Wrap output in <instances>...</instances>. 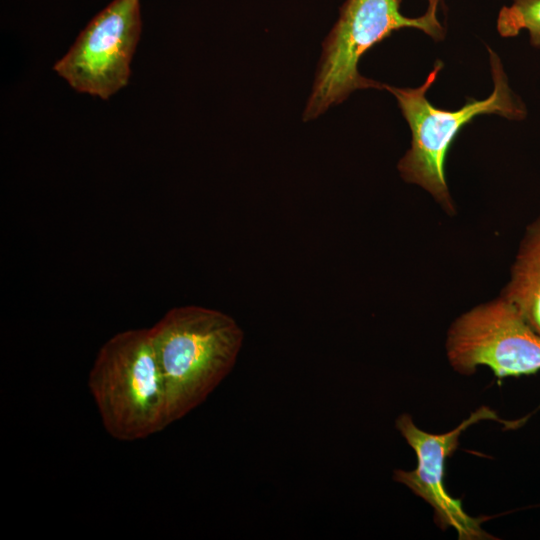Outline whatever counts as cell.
Segmentation results:
<instances>
[{
  "label": "cell",
  "mask_w": 540,
  "mask_h": 540,
  "mask_svg": "<svg viewBox=\"0 0 540 540\" xmlns=\"http://www.w3.org/2000/svg\"><path fill=\"white\" fill-rule=\"evenodd\" d=\"M149 330L171 422L203 403L231 372L244 339L231 316L196 305L170 309Z\"/></svg>",
  "instance_id": "1"
},
{
  "label": "cell",
  "mask_w": 540,
  "mask_h": 540,
  "mask_svg": "<svg viewBox=\"0 0 540 540\" xmlns=\"http://www.w3.org/2000/svg\"><path fill=\"white\" fill-rule=\"evenodd\" d=\"M88 386L104 428L117 440L144 439L172 423L149 328L110 337L97 353Z\"/></svg>",
  "instance_id": "2"
},
{
  "label": "cell",
  "mask_w": 540,
  "mask_h": 540,
  "mask_svg": "<svg viewBox=\"0 0 540 540\" xmlns=\"http://www.w3.org/2000/svg\"><path fill=\"white\" fill-rule=\"evenodd\" d=\"M489 51L494 81L492 94L484 100L470 99L459 110L434 107L425 96L442 68L440 61L418 88L382 86L396 97L412 132L411 147L398 163L401 177L429 192L449 215L456 211L447 186L444 164L459 131L480 114H497L513 120L526 116L524 104L508 85L500 59L491 49Z\"/></svg>",
  "instance_id": "3"
},
{
  "label": "cell",
  "mask_w": 540,
  "mask_h": 540,
  "mask_svg": "<svg viewBox=\"0 0 540 540\" xmlns=\"http://www.w3.org/2000/svg\"><path fill=\"white\" fill-rule=\"evenodd\" d=\"M402 0H346L340 17L323 44L304 120L324 113L344 101L353 91L382 88L383 84L363 77L358 71L362 55L394 31L415 28L435 40L444 37L437 8L428 6L424 15L411 18L401 13Z\"/></svg>",
  "instance_id": "4"
},
{
  "label": "cell",
  "mask_w": 540,
  "mask_h": 540,
  "mask_svg": "<svg viewBox=\"0 0 540 540\" xmlns=\"http://www.w3.org/2000/svg\"><path fill=\"white\" fill-rule=\"evenodd\" d=\"M446 354L454 370L464 375L481 365L500 379L529 375L540 370V335L499 295L454 320Z\"/></svg>",
  "instance_id": "5"
},
{
  "label": "cell",
  "mask_w": 540,
  "mask_h": 540,
  "mask_svg": "<svg viewBox=\"0 0 540 540\" xmlns=\"http://www.w3.org/2000/svg\"><path fill=\"white\" fill-rule=\"evenodd\" d=\"M139 0H112L53 69L74 90L108 99L126 86L141 34Z\"/></svg>",
  "instance_id": "6"
},
{
  "label": "cell",
  "mask_w": 540,
  "mask_h": 540,
  "mask_svg": "<svg viewBox=\"0 0 540 540\" xmlns=\"http://www.w3.org/2000/svg\"><path fill=\"white\" fill-rule=\"evenodd\" d=\"M484 419H496L488 407H481L456 429L444 434H430L420 430L409 415H401L396 427L417 456V467L412 471L396 470L394 480L403 483L425 500L435 512L442 529L454 528L459 539H482L488 535L482 530L480 520L469 516L461 500L451 497L444 486V464L459 444V436L470 425Z\"/></svg>",
  "instance_id": "7"
},
{
  "label": "cell",
  "mask_w": 540,
  "mask_h": 540,
  "mask_svg": "<svg viewBox=\"0 0 540 540\" xmlns=\"http://www.w3.org/2000/svg\"><path fill=\"white\" fill-rule=\"evenodd\" d=\"M499 295L540 335V215L527 225Z\"/></svg>",
  "instance_id": "8"
},
{
  "label": "cell",
  "mask_w": 540,
  "mask_h": 540,
  "mask_svg": "<svg viewBox=\"0 0 540 540\" xmlns=\"http://www.w3.org/2000/svg\"><path fill=\"white\" fill-rule=\"evenodd\" d=\"M497 30L502 37H515L527 30L530 43L540 48V0H513L498 15Z\"/></svg>",
  "instance_id": "9"
},
{
  "label": "cell",
  "mask_w": 540,
  "mask_h": 540,
  "mask_svg": "<svg viewBox=\"0 0 540 540\" xmlns=\"http://www.w3.org/2000/svg\"><path fill=\"white\" fill-rule=\"evenodd\" d=\"M428 6L438 8L440 0H427Z\"/></svg>",
  "instance_id": "10"
}]
</instances>
